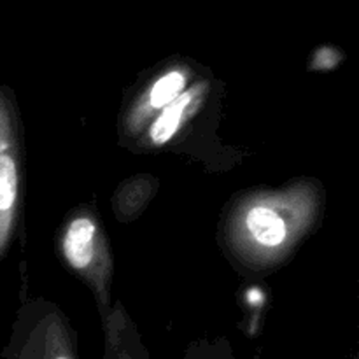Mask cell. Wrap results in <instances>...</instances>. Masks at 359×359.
I'll list each match as a JSON object with an SVG mask.
<instances>
[{
	"label": "cell",
	"instance_id": "obj_1",
	"mask_svg": "<svg viewBox=\"0 0 359 359\" xmlns=\"http://www.w3.org/2000/svg\"><path fill=\"white\" fill-rule=\"evenodd\" d=\"M20 160L16 116L11 98L0 88V258L6 255L16 226L21 186Z\"/></svg>",
	"mask_w": 359,
	"mask_h": 359
},
{
	"label": "cell",
	"instance_id": "obj_2",
	"mask_svg": "<svg viewBox=\"0 0 359 359\" xmlns=\"http://www.w3.org/2000/svg\"><path fill=\"white\" fill-rule=\"evenodd\" d=\"M62 249L67 263L77 272L88 277H97L98 272H104V241L97 221L90 216H79L70 221L63 235Z\"/></svg>",
	"mask_w": 359,
	"mask_h": 359
},
{
	"label": "cell",
	"instance_id": "obj_3",
	"mask_svg": "<svg viewBox=\"0 0 359 359\" xmlns=\"http://www.w3.org/2000/svg\"><path fill=\"white\" fill-rule=\"evenodd\" d=\"M244 228L256 245L265 249L280 248L287 241V223L283 214L269 203H256L244 214Z\"/></svg>",
	"mask_w": 359,
	"mask_h": 359
},
{
	"label": "cell",
	"instance_id": "obj_4",
	"mask_svg": "<svg viewBox=\"0 0 359 359\" xmlns=\"http://www.w3.org/2000/svg\"><path fill=\"white\" fill-rule=\"evenodd\" d=\"M198 93H200V88H195V90H189V91H182V93L172 102V104H168L167 107L156 116V119H154L153 125H151L149 128L151 144H154V146H161V144L168 142V140L177 133V130L181 128L186 116H188L189 105L196 100Z\"/></svg>",
	"mask_w": 359,
	"mask_h": 359
},
{
	"label": "cell",
	"instance_id": "obj_5",
	"mask_svg": "<svg viewBox=\"0 0 359 359\" xmlns=\"http://www.w3.org/2000/svg\"><path fill=\"white\" fill-rule=\"evenodd\" d=\"M186 86V74L182 70L174 69L165 72L163 76L158 77L153 83V86L147 91L146 104L142 105V111H139V114L146 116L147 112L160 111L165 109L168 104L175 100L179 95L184 91Z\"/></svg>",
	"mask_w": 359,
	"mask_h": 359
},
{
	"label": "cell",
	"instance_id": "obj_6",
	"mask_svg": "<svg viewBox=\"0 0 359 359\" xmlns=\"http://www.w3.org/2000/svg\"><path fill=\"white\" fill-rule=\"evenodd\" d=\"M142 193H149V182L139 181L137 182H128L126 186L119 188V191L114 196V207L116 214L121 219L123 217H132L135 214V210H139L140 207L146 203V198H139L137 195H142Z\"/></svg>",
	"mask_w": 359,
	"mask_h": 359
},
{
	"label": "cell",
	"instance_id": "obj_7",
	"mask_svg": "<svg viewBox=\"0 0 359 359\" xmlns=\"http://www.w3.org/2000/svg\"><path fill=\"white\" fill-rule=\"evenodd\" d=\"M11 359H77L65 340L48 339L42 346H25Z\"/></svg>",
	"mask_w": 359,
	"mask_h": 359
}]
</instances>
